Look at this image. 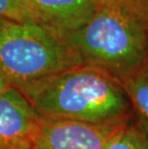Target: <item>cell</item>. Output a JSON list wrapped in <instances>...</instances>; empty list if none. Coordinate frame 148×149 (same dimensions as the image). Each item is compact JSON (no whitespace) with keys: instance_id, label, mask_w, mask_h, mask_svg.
I'll list each match as a JSON object with an SVG mask.
<instances>
[{"instance_id":"obj_1","label":"cell","mask_w":148,"mask_h":149,"mask_svg":"<svg viewBox=\"0 0 148 149\" xmlns=\"http://www.w3.org/2000/svg\"><path fill=\"white\" fill-rule=\"evenodd\" d=\"M61 35L82 65L121 83L148 65V13L123 0H102L79 28Z\"/></svg>"},{"instance_id":"obj_2","label":"cell","mask_w":148,"mask_h":149,"mask_svg":"<svg viewBox=\"0 0 148 149\" xmlns=\"http://www.w3.org/2000/svg\"><path fill=\"white\" fill-rule=\"evenodd\" d=\"M23 95L42 117L97 125H122L132 119L121 82L87 65L53 76Z\"/></svg>"},{"instance_id":"obj_3","label":"cell","mask_w":148,"mask_h":149,"mask_svg":"<svg viewBox=\"0 0 148 149\" xmlns=\"http://www.w3.org/2000/svg\"><path fill=\"white\" fill-rule=\"evenodd\" d=\"M79 65L77 55L56 30L40 22L0 19V71L22 94Z\"/></svg>"},{"instance_id":"obj_4","label":"cell","mask_w":148,"mask_h":149,"mask_svg":"<svg viewBox=\"0 0 148 149\" xmlns=\"http://www.w3.org/2000/svg\"><path fill=\"white\" fill-rule=\"evenodd\" d=\"M123 125H97L42 116L35 149H105Z\"/></svg>"},{"instance_id":"obj_5","label":"cell","mask_w":148,"mask_h":149,"mask_svg":"<svg viewBox=\"0 0 148 149\" xmlns=\"http://www.w3.org/2000/svg\"><path fill=\"white\" fill-rule=\"evenodd\" d=\"M42 116L17 90L0 95V149H35Z\"/></svg>"},{"instance_id":"obj_6","label":"cell","mask_w":148,"mask_h":149,"mask_svg":"<svg viewBox=\"0 0 148 149\" xmlns=\"http://www.w3.org/2000/svg\"><path fill=\"white\" fill-rule=\"evenodd\" d=\"M38 22L57 32L75 30L93 14L102 0H20Z\"/></svg>"},{"instance_id":"obj_7","label":"cell","mask_w":148,"mask_h":149,"mask_svg":"<svg viewBox=\"0 0 148 149\" xmlns=\"http://www.w3.org/2000/svg\"><path fill=\"white\" fill-rule=\"evenodd\" d=\"M132 111V121L148 136V65L122 82Z\"/></svg>"},{"instance_id":"obj_8","label":"cell","mask_w":148,"mask_h":149,"mask_svg":"<svg viewBox=\"0 0 148 149\" xmlns=\"http://www.w3.org/2000/svg\"><path fill=\"white\" fill-rule=\"evenodd\" d=\"M105 149H148V136L131 119L115 132Z\"/></svg>"},{"instance_id":"obj_9","label":"cell","mask_w":148,"mask_h":149,"mask_svg":"<svg viewBox=\"0 0 148 149\" xmlns=\"http://www.w3.org/2000/svg\"><path fill=\"white\" fill-rule=\"evenodd\" d=\"M0 19L38 22L20 0H0Z\"/></svg>"},{"instance_id":"obj_10","label":"cell","mask_w":148,"mask_h":149,"mask_svg":"<svg viewBox=\"0 0 148 149\" xmlns=\"http://www.w3.org/2000/svg\"><path fill=\"white\" fill-rule=\"evenodd\" d=\"M10 88H12V86L5 78V76L2 74V72L0 71V95L8 91Z\"/></svg>"},{"instance_id":"obj_11","label":"cell","mask_w":148,"mask_h":149,"mask_svg":"<svg viewBox=\"0 0 148 149\" xmlns=\"http://www.w3.org/2000/svg\"><path fill=\"white\" fill-rule=\"evenodd\" d=\"M123 1L133 4L148 13V0H123Z\"/></svg>"}]
</instances>
